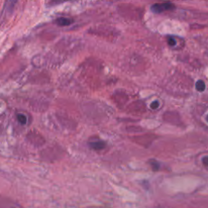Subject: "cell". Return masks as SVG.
<instances>
[{
    "label": "cell",
    "instance_id": "5b68a950",
    "mask_svg": "<svg viewBox=\"0 0 208 208\" xmlns=\"http://www.w3.org/2000/svg\"><path fill=\"white\" fill-rule=\"evenodd\" d=\"M17 119L18 121H19L21 125H25L26 122H27V118H26V116H24L23 114H18Z\"/></svg>",
    "mask_w": 208,
    "mask_h": 208
},
{
    "label": "cell",
    "instance_id": "7a4b0ae2",
    "mask_svg": "<svg viewBox=\"0 0 208 208\" xmlns=\"http://www.w3.org/2000/svg\"><path fill=\"white\" fill-rule=\"evenodd\" d=\"M90 146L91 148L95 149L96 150H103L106 147V144L104 143L102 141H99V142H90Z\"/></svg>",
    "mask_w": 208,
    "mask_h": 208
},
{
    "label": "cell",
    "instance_id": "6da1fadb",
    "mask_svg": "<svg viewBox=\"0 0 208 208\" xmlns=\"http://www.w3.org/2000/svg\"><path fill=\"white\" fill-rule=\"evenodd\" d=\"M175 8V5L171 2H165L162 3H155L151 6V11L154 13H161L164 11H170Z\"/></svg>",
    "mask_w": 208,
    "mask_h": 208
},
{
    "label": "cell",
    "instance_id": "30bf717a",
    "mask_svg": "<svg viewBox=\"0 0 208 208\" xmlns=\"http://www.w3.org/2000/svg\"><path fill=\"white\" fill-rule=\"evenodd\" d=\"M206 120H207V122H208V116H207V117H206Z\"/></svg>",
    "mask_w": 208,
    "mask_h": 208
},
{
    "label": "cell",
    "instance_id": "ba28073f",
    "mask_svg": "<svg viewBox=\"0 0 208 208\" xmlns=\"http://www.w3.org/2000/svg\"><path fill=\"white\" fill-rule=\"evenodd\" d=\"M159 107V103L158 101H154L153 103H151V104H150V108L153 110L157 109Z\"/></svg>",
    "mask_w": 208,
    "mask_h": 208
},
{
    "label": "cell",
    "instance_id": "52a82bcc",
    "mask_svg": "<svg viewBox=\"0 0 208 208\" xmlns=\"http://www.w3.org/2000/svg\"><path fill=\"white\" fill-rule=\"evenodd\" d=\"M167 43H168V45L169 46H173L176 45V40H175L173 38H172V37H170V38H167Z\"/></svg>",
    "mask_w": 208,
    "mask_h": 208
},
{
    "label": "cell",
    "instance_id": "9c48e42d",
    "mask_svg": "<svg viewBox=\"0 0 208 208\" xmlns=\"http://www.w3.org/2000/svg\"><path fill=\"white\" fill-rule=\"evenodd\" d=\"M202 163L204 166L208 167V156H205L202 158Z\"/></svg>",
    "mask_w": 208,
    "mask_h": 208
},
{
    "label": "cell",
    "instance_id": "277c9868",
    "mask_svg": "<svg viewBox=\"0 0 208 208\" xmlns=\"http://www.w3.org/2000/svg\"><path fill=\"white\" fill-rule=\"evenodd\" d=\"M196 89L199 92H203L205 89H206V84H205V82L203 81H202V80H198L196 82Z\"/></svg>",
    "mask_w": 208,
    "mask_h": 208
},
{
    "label": "cell",
    "instance_id": "8992f818",
    "mask_svg": "<svg viewBox=\"0 0 208 208\" xmlns=\"http://www.w3.org/2000/svg\"><path fill=\"white\" fill-rule=\"evenodd\" d=\"M150 165L152 167V169L154 171H158L159 168V163L155 160H151L150 161Z\"/></svg>",
    "mask_w": 208,
    "mask_h": 208
},
{
    "label": "cell",
    "instance_id": "3957f363",
    "mask_svg": "<svg viewBox=\"0 0 208 208\" xmlns=\"http://www.w3.org/2000/svg\"><path fill=\"white\" fill-rule=\"evenodd\" d=\"M56 23L59 24V25L61 26H66L69 25L72 23L71 20H69V18H65V17H61L59 18L57 20H56Z\"/></svg>",
    "mask_w": 208,
    "mask_h": 208
}]
</instances>
